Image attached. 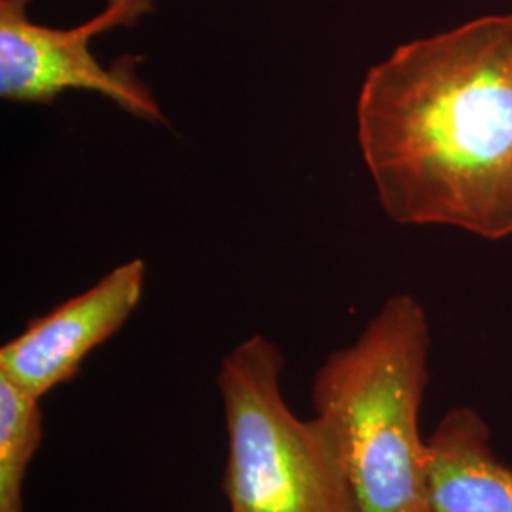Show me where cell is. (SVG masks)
<instances>
[{"mask_svg":"<svg viewBox=\"0 0 512 512\" xmlns=\"http://www.w3.org/2000/svg\"><path fill=\"white\" fill-rule=\"evenodd\" d=\"M357 141L393 222L512 236V16L412 40L370 67Z\"/></svg>","mask_w":512,"mask_h":512,"instance_id":"1","label":"cell"},{"mask_svg":"<svg viewBox=\"0 0 512 512\" xmlns=\"http://www.w3.org/2000/svg\"><path fill=\"white\" fill-rule=\"evenodd\" d=\"M431 329L420 300L395 294L313 374L311 404L336 440L361 512H431L420 414Z\"/></svg>","mask_w":512,"mask_h":512,"instance_id":"2","label":"cell"},{"mask_svg":"<svg viewBox=\"0 0 512 512\" xmlns=\"http://www.w3.org/2000/svg\"><path fill=\"white\" fill-rule=\"evenodd\" d=\"M283 349L253 334L217 372L228 433L220 488L238 512H361L329 427L302 420L283 395Z\"/></svg>","mask_w":512,"mask_h":512,"instance_id":"3","label":"cell"},{"mask_svg":"<svg viewBox=\"0 0 512 512\" xmlns=\"http://www.w3.org/2000/svg\"><path fill=\"white\" fill-rule=\"evenodd\" d=\"M19 0H0V97L10 103L48 105L61 93L80 90L107 97L129 116L150 124H165L156 95L137 78L124 57L105 67L92 52V40L120 27H133L154 12L156 0H107L93 18L57 29L29 18Z\"/></svg>","mask_w":512,"mask_h":512,"instance_id":"4","label":"cell"},{"mask_svg":"<svg viewBox=\"0 0 512 512\" xmlns=\"http://www.w3.org/2000/svg\"><path fill=\"white\" fill-rule=\"evenodd\" d=\"M145 283L147 262L131 258L88 291L31 319L0 348V376L38 399L67 384L93 349L126 325L141 304Z\"/></svg>","mask_w":512,"mask_h":512,"instance_id":"5","label":"cell"},{"mask_svg":"<svg viewBox=\"0 0 512 512\" xmlns=\"http://www.w3.org/2000/svg\"><path fill=\"white\" fill-rule=\"evenodd\" d=\"M473 406H454L427 439L431 512H512V467Z\"/></svg>","mask_w":512,"mask_h":512,"instance_id":"6","label":"cell"},{"mask_svg":"<svg viewBox=\"0 0 512 512\" xmlns=\"http://www.w3.org/2000/svg\"><path fill=\"white\" fill-rule=\"evenodd\" d=\"M42 435L40 399L0 376V512H25V476Z\"/></svg>","mask_w":512,"mask_h":512,"instance_id":"7","label":"cell"},{"mask_svg":"<svg viewBox=\"0 0 512 512\" xmlns=\"http://www.w3.org/2000/svg\"><path fill=\"white\" fill-rule=\"evenodd\" d=\"M19 2H21V4H25V6H29L33 0H19Z\"/></svg>","mask_w":512,"mask_h":512,"instance_id":"8","label":"cell"},{"mask_svg":"<svg viewBox=\"0 0 512 512\" xmlns=\"http://www.w3.org/2000/svg\"><path fill=\"white\" fill-rule=\"evenodd\" d=\"M232 512H238V511H232Z\"/></svg>","mask_w":512,"mask_h":512,"instance_id":"9","label":"cell"}]
</instances>
